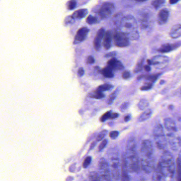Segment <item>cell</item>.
<instances>
[{"instance_id": "obj_48", "label": "cell", "mask_w": 181, "mask_h": 181, "mask_svg": "<svg viewBox=\"0 0 181 181\" xmlns=\"http://www.w3.org/2000/svg\"><path fill=\"white\" fill-rule=\"evenodd\" d=\"M118 116V114L117 113H111V117H110V119H114L116 118Z\"/></svg>"}, {"instance_id": "obj_39", "label": "cell", "mask_w": 181, "mask_h": 181, "mask_svg": "<svg viewBox=\"0 0 181 181\" xmlns=\"http://www.w3.org/2000/svg\"><path fill=\"white\" fill-rule=\"evenodd\" d=\"M91 162V157L90 156L86 157L83 162V167L84 168H86L88 166H89Z\"/></svg>"}, {"instance_id": "obj_50", "label": "cell", "mask_w": 181, "mask_h": 181, "mask_svg": "<svg viewBox=\"0 0 181 181\" xmlns=\"http://www.w3.org/2000/svg\"><path fill=\"white\" fill-rule=\"evenodd\" d=\"M144 69H145V71L147 72H149L150 70H151V68L150 67L149 65H146L144 66Z\"/></svg>"}, {"instance_id": "obj_3", "label": "cell", "mask_w": 181, "mask_h": 181, "mask_svg": "<svg viewBox=\"0 0 181 181\" xmlns=\"http://www.w3.org/2000/svg\"><path fill=\"white\" fill-rule=\"evenodd\" d=\"M122 158L126 163L128 172L131 173H138L140 169L139 160L138 154L135 149H126L125 153Z\"/></svg>"}, {"instance_id": "obj_49", "label": "cell", "mask_w": 181, "mask_h": 181, "mask_svg": "<svg viewBox=\"0 0 181 181\" xmlns=\"http://www.w3.org/2000/svg\"><path fill=\"white\" fill-rule=\"evenodd\" d=\"M131 119V115H127V116H125L124 118V120L125 122H128Z\"/></svg>"}, {"instance_id": "obj_43", "label": "cell", "mask_w": 181, "mask_h": 181, "mask_svg": "<svg viewBox=\"0 0 181 181\" xmlns=\"http://www.w3.org/2000/svg\"><path fill=\"white\" fill-rule=\"evenodd\" d=\"M152 83H150V84H148L147 85H144V86H142L140 88V89L141 90H148L149 89H152V87H153V85H152Z\"/></svg>"}, {"instance_id": "obj_44", "label": "cell", "mask_w": 181, "mask_h": 181, "mask_svg": "<svg viewBox=\"0 0 181 181\" xmlns=\"http://www.w3.org/2000/svg\"><path fill=\"white\" fill-rule=\"evenodd\" d=\"M130 73L128 71H125L122 73V78L124 79H127L130 77Z\"/></svg>"}, {"instance_id": "obj_18", "label": "cell", "mask_w": 181, "mask_h": 181, "mask_svg": "<svg viewBox=\"0 0 181 181\" xmlns=\"http://www.w3.org/2000/svg\"><path fill=\"white\" fill-rule=\"evenodd\" d=\"M164 127L167 131L176 132L178 131L176 123L172 118L167 117L164 120Z\"/></svg>"}, {"instance_id": "obj_16", "label": "cell", "mask_w": 181, "mask_h": 181, "mask_svg": "<svg viewBox=\"0 0 181 181\" xmlns=\"http://www.w3.org/2000/svg\"><path fill=\"white\" fill-rule=\"evenodd\" d=\"M169 13L166 9H162L157 16V22L160 25H163L167 23L169 17Z\"/></svg>"}, {"instance_id": "obj_27", "label": "cell", "mask_w": 181, "mask_h": 181, "mask_svg": "<svg viewBox=\"0 0 181 181\" xmlns=\"http://www.w3.org/2000/svg\"><path fill=\"white\" fill-rule=\"evenodd\" d=\"M105 95L103 92H101L99 91L96 90L90 92L89 94V97L95 98V99H100L104 97Z\"/></svg>"}, {"instance_id": "obj_31", "label": "cell", "mask_w": 181, "mask_h": 181, "mask_svg": "<svg viewBox=\"0 0 181 181\" xmlns=\"http://www.w3.org/2000/svg\"><path fill=\"white\" fill-rule=\"evenodd\" d=\"M177 174H178V181H181V163L180 155L177 159Z\"/></svg>"}, {"instance_id": "obj_21", "label": "cell", "mask_w": 181, "mask_h": 181, "mask_svg": "<svg viewBox=\"0 0 181 181\" xmlns=\"http://www.w3.org/2000/svg\"><path fill=\"white\" fill-rule=\"evenodd\" d=\"M169 36L172 39H178L181 36V26L180 24L174 25L171 29Z\"/></svg>"}, {"instance_id": "obj_12", "label": "cell", "mask_w": 181, "mask_h": 181, "mask_svg": "<svg viewBox=\"0 0 181 181\" xmlns=\"http://www.w3.org/2000/svg\"><path fill=\"white\" fill-rule=\"evenodd\" d=\"M167 141L169 143L171 149L173 151H178L181 147V138L179 137H176L173 133H169L167 134Z\"/></svg>"}, {"instance_id": "obj_2", "label": "cell", "mask_w": 181, "mask_h": 181, "mask_svg": "<svg viewBox=\"0 0 181 181\" xmlns=\"http://www.w3.org/2000/svg\"><path fill=\"white\" fill-rule=\"evenodd\" d=\"M159 165L166 178H172L175 172V164L172 154L168 151H165L162 153Z\"/></svg>"}, {"instance_id": "obj_47", "label": "cell", "mask_w": 181, "mask_h": 181, "mask_svg": "<svg viewBox=\"0 0 181 181\" xmlns=\"http://www.w3.org/2000/svg\"><path fill=\"white\" fill-rule=\"evenodd\" d=\"M78 75H79L80 77H82L83 76L85 73V71H84V68H80L79 69L78 71Z\"/></svg>"}, {"instance_id": "obj_36", "label": "cell", "mask_w": 181, "mask_h": 181, "mask_svg": "<svg viewBox=\"0 0 181 181\" xmlns=\"http://www.w3.org/2000/svg\"><path fill=\"white\" fill-rule=\"evenodd\" d=\"M77 7V2L75 0H72L68 2V8L69 10H72L75 9Z\"/></svg>"}, {"instance_id": "obj_37", "label": "cell", "mask_w": 181, "mask_h": 181, "mask_svg": "<svg viewBox=\"0 0 181 181\" xmlns=\"http://www.w3.org/2000/svg\"><path fill=\"white\" fill-rule=\"evenodd\" d=\"M111 111H107L106 113H105L104 114H103L101 116V117L100 118V120L101 122H103L107 120L108 119H110V117H111Z\"/></svg>"}, {"instance_id": "obj_25", "label": "cell", "mask_w": 181, "mask_h": 181, "mask_svg": "<svg viewBox=\"0 0 181 181\" xmlns=\"http://www.w3.org/2000/svg\"><path fill=\"white\" fill-rule=\"evenodd\" d=\"M101 73L104 76L107 78H112L114 77V73L113 70L109 66H107L105 68H103L101 70Z\"/></svg>"}, {"instance_id": "obj_10", "label": "cell", "mask_w": 181, "mask_h": 181, "mask_svg": "<svg viewBox=\"0 0 181 181\" xmlns=\"http://www.w3.org/2000/svg\"><path fill=\"white\" fill-rule=\"evenodd\" d=\"M141 156L144 157H153V147L150 140H145L142 142L141 146Z\"/></svg>"}, {"instance_id": "obj_34", "label": "cell", "mask_w": 181, "mask_h": 181, "mask_svg": "<svg viewBox=\"0 0 181 181\" xmlns=\"http://www.w3.org/2000/svg\"><path fill=\"white\" fill-rule=\"evenodd\" d=\"M86 22L87 23L89 24H96L98 23V19L96 17H95L94 16H91V15H89L86 19Z\"/></svg>"}, {"instance_id": "obj_40", "label": "cell", "mask_w": 181, "mask_h": 181, "mask_svg": "<svg viewBox=\"0 0 181 181\" xmlns=\"http://www.w3.org/2000/svg\"><path fill=\"white\" fill-rule=\"evenodd\" d=\"M129 105L130 104L128 102H124V103H123L120 107V108H119L120 111L122 112L126 111L129 108Z\"/></svg>"}, {"instance_id": "obj_8", "label": "cell", "mask_w": 181, "mask_h": 181, "mask_svg": "<svg viewBox=\"0 0 181 181\" xmlns=\"http://www.w3.org/2000/svg\"><path fill=\"white\" fill-rule=\"evenodd\" d=\"M115 9L113 3L111 2H105L102 4L98 11V15L102 19H105L111 16Z\"/></svg>"}, {"instance_id": "obj_5", "label": "cell", "mask_w": 181, "mask_h": 181, "mask_svg": "<svg viewBox=\"0 0 181 181\" xmlns=\"http://www.w3.org/2000/svg\"><path fill=\"white\" fill-rule=\"evenodd\" d=\"M153 133L157 148L160 150L165 149L167 147V141L163 126L160 124L155 126L153 128Z\"/></svg>"}, {"instance_id": "obj_9", "label": "cell", "mask_w": 181, "mask_h": 181, "mask_svg": "<svg viewBox=\"0 0 181 181\" xmlns=\"http://www.w3.org/2000/svg\"><path fill=\"white\" fill-rule=\"evenodd\" d=\"M169 59L164 56L157 55L153 57L152 59H148L147 63L149 65H153L157 69L165 68L168 63Z\"/></svg>"}, {"instance_id": "obj_14", "label": "cell", "mask_w": 181, "mask_h": 181, "mask_svg": "<svg viewBox=\"0 0 181 181\" xmlns=\"http://www.w3.org/2000/svg\"><path fill=\"white\" fill-rule=\"evenodd\" d=\"M181 42H176L173 44L165 43L162 45L158 49L157 52L165 53L170 52L171 51H173L180 47Z\"/></svg>"}, {"instance_id": "obj_51", "label": "cell", "mask_w": 181, "mask_h": 181, "mask_svg": "<svg viewBox=\"0 0 181 181\" xmlns=\"http://www.w3.org/2000/svg\"><path fill=\"white\" fill-rule=\"evenodd\" d=\"M179 0H169V3L171 4H174L176 3L177 2H178Z\"/></svg>"}, {"instance_id": "obj_35", "label": "cell", "mask_w": 181, "mask_h": 181, "mask_svg": "<svg viewBox=\"0 0 181 181\" xmlns=\"http://www.w3.org/2000/svg\"><path fill=\"white\" fill-rule=\"evenodd\" d=\"M89 180L90 181H100L101 178H99V175L97 173L93 172H91L89 175Z\"/></svg>"}, {"instance_id": "obj_32", "label": "cell", "mask_w": 181, "mask_h": 181, "mask_svg": "<svg viewBox=\"0 0 181 181\" xmlns=\"http://www.w3.org/2000/svg\"><path fill=\"white\" fill-rule=\"evenodd\" d=\"M117 92H118V89H116V90L114 91L113 93H111V94L110 95V97L107 100V104L108 105H111L113 104L114 100L117 96Z\"/></svg>"}, {"instance_id": "obj_11", "label": "cell", "mask_w": 181, "mask_h": 181, "mask_svg": "<svg viewBox=\"0 0 181 181\" xmlns=\"http://www.w3.org/2000/svg\"><path fill=\"white\" fill-rule=\"evenodd\" d=\"M141 167L143 171L146 173H150L154 170L155 160L153 157H142L141 159Z\"/></svg>"}, {"instance_id": "obj_4", "label": "cell", "mask_w": 181, "mask_h": 181, "mask_svg": "<svg viewBox=\"0 0 181 181\" xmlns=\"http://www.w3.org/2000/svg\"><path fill=\"white\" fill-rule=\"evenodd\" d=\"M108 153L109 162L108 164L110 167L111 177L115 180H118L121 177V173L118 151H115L114 149H111L110 150H108Z\"/></svg>"}, {"instance_id": "obj_46", "label": "cell", "mask_w": 181, "mask_h": 181, "mask_svg": "<svg viewBox=\"0 0 181 181\" xmlns=\"http://www.w3.org/2000/svg\"><path fill=\"white\" fill-rule=\"evenodd\" d=\"M116 55V53L115 52H110L108 53H107L105 56V58H113L114 56Z\"/></svg>"}, {"instance_id": "obj_38", "label": "cell", "mask_w": 181, "mask_h": 181, "mask_svg": "<svg viewBox=\"0 0 181 181\" xmlns=\"http://www.w3.org/2000/svg\"><path fill=\"white\" fill-rule=\"evenodd\" d=\"M107 133V131L106 130H103L101 131V132L99 133V134L98 135L97 137L96 138V141H100L101 140H103L105 138V137L106 136Z\"/></svg>"}, {"instance_id": "obj_1", "label": "cell", "mask_w": 181, "mask_h": 181, "mask_svg": "<svg viewBox=\"0 0 181 181\" xmlns=\"http://www.w3.org/2000/svg\"><path fill=\"white\" fill-rule=\"evenodd\" d=\"M121 32L127 35L131 40H137L139 35L137 29V23L132 16L127 15L122 18L118 23Z\"/></svg>"}, {"instance_id": "obj_6", "label": "cell", "mask_w": 181, "mask_h": 181, "mask_svg": "<svg viewBox=\"0 0 181 181\" xmlns=\"http://www.w3.org/2000/svg\"><path fill=\"white\" fill-rule=\"evenodd\" d=\"M98 171L99 178L101 180L111 181V175L108 162L104 158L100 159L98 162Z\"/></svg>"}, {"instance_id": "obj_33", "label": "cell", "mask_w": 181, "mask_h": 181, "mask_svg": "<svg viewBox=\"0 0 181 181\" xmlns=\"http://www.w3.org/2000/svg\"><path fill=\"white\" fill-rule=\"evenodd\" d=\"M143 62H144V59H142L140 60L139 62H138L136 65V67L134 68V73H138V72L142 70Z\"/></svg>"}, {"instance_id": "obj_24", "label": "cell", "mask_w": 181, "mask_h": 181, "mask_svg": "<svg viewBox=\"0 0 181 181\" xmlns=\"http://www.w3.org/2000/svg\"><path fill=\"white\" fill-rule=\"evenodd\" d=\"M152 114V111L150 109H148L143 112L138 118V121L140 122H144L150 118Z\"/></svg>"}, {"instance_id": "obj_42", "label": "cell", "mask_w": 181, "mask_h": 181, "mask_svg": "<svg viewBox=\"0 0 181 181\" xmlns=\"http://www.w3.org/2000/svg\"><path fill=\"white\" fill-rule=\"evenodd\" d=\"M118 134H119V133L118 131H113L110 133V137L112 139H115L118 137Z\"/></svg>"}, {"instance_id": "obj_52", "label": "cell", "mask_w": 181, "mask_h": 181, "mask_svg": "<svg viewBox=\"0 0 181 181\" xmlns=\"http://www.w3.org/2000/svg\"><path fill=\"white\" fill-rule=\"evenodd\" d=\"M95 145H96V143L95 142H93L92 143V144H91V146H90V149H92V148H94V147L95 146Z\"/></svg>"}, {"instance_id": "obj_20", "label": "cell", "mask_w": 181, "mask_h": 181, "mask_svg": "<svg viewBox=\"0 0 181 181\" xmlns=\"http://www.w3.org/2000/svg\"><path fill=\"white\" fill-rule=\"evenodd\" d=\"M152 178L153 181H165L166 179L165 176L162 172V169L158 164L157 165L156 168L154 171Z\"/></svg>"}, {"instance_id": "obj_29", "label": "cell", "mask_w": 181, "mask_h": 181, "mask_svg": "<svg viewBox=\"0 0 181 181\" xmlns=\"http://www.w3.org/2000/svg\"><path fill=\"white\" fill-rule=\"evenodd\" d=\"M160 73H157V74H153V75H148L145 77V78L147 80L149 81L151 83H153L155 82L157 79L158 78V77L160 75Z\"/></svg>"}, {"instance_id": "obj_19", "label": "cell", "mask_w": 181, "mask_h": 181, "mask_svg": "<svg viewBox=\"0 0 181 181\" xmlns=\"http://www.w3.org/2000/svg\"><path fill=\"white\" fill-rule=\"evenodd\" d=\"M103 39V46L105 49L108 50L111 47L112 41V35L110 30H107V32H105Z\"/></svg>"}, {"instance_id": "obj_13", "label": "cell", "mask_w": 181, "mask_h": 181, "mask_svg": "<svg viewBox=\"0 0 181 181\" xmlns=\"http://www.w3.org/2000/svg\"><path fill=\"white\" fill-rule=\"evenodd\" d=\"M89 29L87 27H84L80 28L78 30L76 35L75 37L73 44H77L83 42L87 39V36L89 34Z\"/></svg>"}, {"instance_id": "obj_30", "label": "cell", "mask_w": 181, "mask_h": 181, "mask_svg": "<svg viewBox=\"0 0 181 181\" xmlns=\"http://www.w3.org/2000/svg\"><path fill=\"white\" fill-rule=\"evenodd\" d=\"M165 1L166 0H154L152 2V5L155 9H158L165 3Z\"/></svg>"}, {"instance_id": "obj_41", "label": "cell", "mask_w": 181, "mask_h": 181, "mask_svg": "<svg viewBox=\"0 0 181 181\" xmlns=\"http://www.w3.org/2000/svg\"><path fill=\"white\" fill-rule=\"evenodd\" d=\"M107 142H107V140L106 139L103 140L98 146V150L101 152L102 150L104 149L105 147L106 146V145H107Z\"/></svg>"}, {"instance_id": "obj_17", "label": "cell", "mask_w": 181, "mask_h": 181, "mask_svg": "<svg viewBox=\"0 0 181 181\" xmlns=\"http://www.w3.org/2000/svg\"><path fill=\"white\" fill-rule=\"evenodd\" d=\"M107 66L113 70H121L124 69L122 62L114 58H111L107 62Z\"/></svg>"}, {"instance_id": "obj_53", "label": "cell", "mask_w": 181, "mask_h": 181, "mask_svg": "<svg viewBox=\"0 0 181 181\" xmlns=\"http://www.w3.org/2000/svg\"><path fill=\"white\" fill-rule=\"evenodd\" d=\"M134 1H136V2H145L147 0H134Z\"/></svg>"}, {"instance_id": "obj_23", "label": "cell", "mask_w": 181, "mask_h": 181, "mask_svg": "<svg viewBox=\"0 0 181 181\" xmlns=\"http://www.w3.org/2000/svg\"><path fill=\"white\" fill-rule=\"evenodd\" d=\"M88 13V11L86 9H81L75 11L73 12L72 15V18H78V19H82L85 17Z\"/></svg>"}, {"instance_id": "obj_26", "label": "cell", "mask_w": 181, "mask_h": 181, "mask_svg": "<svg viewBox=\"0 0 181 181\" xmlns=\"http://www.w3.org/2000/svg\"><path fill=\"white\" fill-rule=\"evenodd\" d=\"M138 107L140 111L146 110L149 106V103L147 99H141L138 104Z\"/></svg>"}, {"instance_id": "obj_28", "label": "cell", "mask_w": 181, "mask_h": 181, "mask_svg": "<svg viewBox=\"0 0 181 181\" xmlns=\"http://www.w3.org/2000/svg\"><path fill=\"white\" fill-rule=\"evenodd\" d=\"M113 87V86L110 84H103L102 85H101L98 87L97 90L101 91V92H104V91H106L110 90Z\"/></svg>"}, {"instance_id": "obj_15", "label": "cell", "mask_w": 181, "mask_h": 181, "mask_svg": "<svg viewBox=\"0 0 181 181\" xmlns=\"http://www.w3.org/2000/svg\"><path fill=\"white\" fill-rule=\"evenodd\" d=\"M105 32V31L104 28H101L98 30L97 33L96 34V36L94 40V47L96 51H99L101 49V42L103 40Z\"/></svg>"}, {"instance_id": "obj_7", "label": "cell", "mask_w": 181, "mask_h": 181, "mask_svg": "<svg viewBox=\"0 0 181 181\" xmlns=\"http://www.w3.org/2000/svg\"><path fill=\"white\" fill-rule=\"evenodd\" d=\"M114 43L119 47H127L130 44L129 37L126 34L121 31H116L112 36Z\"/></svg>"}, {"instance_id": "obj_45", "label": "cell", "mask_w": 181, "mask_h": 181, "mask_svg": "<svg viewBox=\"0 0 181 181\" xmlns=\"http://www.w3.org/2000/svg\"><path fill=\"white\" fill-rule=\"evenodd\" d=\"M87 63L88 64H93L95 63V59L92 56H89L87 58Z\"/></svg>"}, {"instance_id": "obj_22", "label": "cell", "mask_w": 181, "mask_h": 181, "mask_svg": "<svg viewBox=\"0 0 181 181\" xmlns=\"http://www.w3.org/2000/svg\"><path fill=\"white\" fill-rule=\"evenodd\" d=\"M128 171L126 166V163L124 159L122 158V166H121V180L122 181H129L130 180L129 175H128Z\"/></svg>"}]
</instances>
